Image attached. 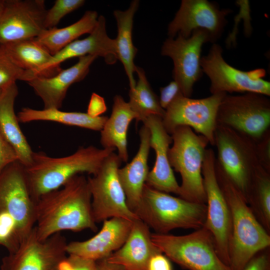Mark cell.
<instances>
[{
	"label": "cell",
	"instance_id": "20",
	"mask_svg": "<svg viewBox=\"0 0 270 270\" xmlns=\"http://www.w3.org/2000/svg\"><path fill=\"white\" fill-rule=\"evenodd\" d=\"M102 222L101 230L93 237L84 241L68 242L67 254L96 262L107 258L121 248L128 237L133 221L112 218Z\"/></svg>",
	"mask_w": 270,
	"mask_h": 270
},
{
	"label": "cell",
	"instance_id": "26",
	"mask_svg": "<svg viewBox=\"0 0 270 270\" xmlns=\"http://www.w3.org/2000/svg\"><path fill=\"white\" fill-rule=\"evenodd\" d=\"M139 6V1L133 0L126 10H115L118 35L115 39L118 60L122 63L129 81L130 90L134 88L136 82L134 73L136 66L134 59L138 52L132 40L134 17Z\"/></svg>",
	"mask_w": 270,
	"mask_h": 270
},
{
	"label": "cell",
	"instance_id": "39",
	"mask_svg": "<svg viewBox=\"0 0 270 270\" xmlns=\"http://www.w3.org/2000/svg\"><path fill=\"white\" fill-rule=\"evenodd\" d=\"M106 109L104 98L98 94L93 92L90 96L86 113L92 118H96L100 116L105 112Z\"/></svg>",
	"mask_w": 270,
	"mask_h": 270
},
{
	"label": "cell",
	"instance_id": "12",
	"mask_svg": "<svg viewBox=\"0 0 270 270\" xmlns=\"http://www.w3.org/2000/svg\"><path fill=\"white\" fill-rule=\"evenodd\" d=\"M226 94H212L208 97L198 99L184 96L178 97L165 110L162 118L164 129L171 135L178 127L188 126L214 146L218 110Z\"/></svg>",
	"mask_w": 270,
	"mask_h": 270
},
{
	"label": "cell",
	"instance_id": "38",
	"mask_svg": "<svg viewBox=\"0 0 270 270\" xmlns=\"http://www.w3.org/2000/svg\"><path fill=\"white\" fill-rule=\"evenodd\" d=\"M242 270H270V247L256 254Z\"/></svg>",
	"mask_w": 270,
	"mask_h": 270
},
{
	"label": "cell",
	"instance_id": "27",
	"mask_svg": "<svg viewBox=\"0 0 270 270\" xmlns=\"http://www.w3.org/2000/svg\"><path fill=\"white\" fill-rule=\"evenodd\" d=\"M98 17L96 11L88 10L74 23L62 28L44 30L35 39L54 56L82 35L90 34Z\"/></svg>",
	"mask_w": 270,
	"mask_h": 270
},
{
	"label": "cell",
	"instance_id": "40",
	"mask_svg": "<svg viewBox=\"0 0 270 270\" xmlns=\"http://www.w3.org/2000/svg\"><path fill=\"white\" fill-rule=\"evenodd\" d=\"M148 270H173L171 260L162 252L154 254L150 259Z\"/></svg>",
	"mask_w": 270,
	"mask_h": 270
},
{
	"label": "cell",
	"instance_id": "1",
	"mask_svg": "<svg viewBox=\"0 0 270 270\" xmlns=\"http://www.w3.org/2000/svg\"><path fill=\"white\" fill-rule=\"evenodd\" d=\"M35 219L40 240L64 230L96 232L88 179L77 174L60 188L42 195L35 202Z\"/></svg>",
	"mask_w": 270,
	"mask_h": 270
},
{
	"label": "cell",
	"instance_id": "37",
	"mask_svg": "<svg viewBox=\"0 0 270 270\" xmlns=\"http://www.w3.org/2000/svg\"><path fill=\"white\" fill-rule=\"evenodd\" d=\"M17 160L16 152L0 132V174L7 166Z\"/></svg>",
	"mask_w": 270,
	"mask_h": 270
},
{
	"label": "cell",
	"instance_id": "30",
	"mask_svg": "<svg viewBox=\"0 0 270 270\" xmlns=\"http://www.w3.org/2000/svg\"><path fill=\"white\" fill-rule=\"evenodd\" d=\"M246 201L256 219L270 234V172L261 166L252 174Z\"/></svg>",
	"mask_w": 270,
	"mask_h": 270
},
{
	"label": "cell",
	"instance_id": "34",
	"mask_svg": "<svg viewBox=\"0 0 270 270\" xmlns=\"http://www.w3.org/2000/svg\"><path fill=\"white\" fill-rule=\"evenodd\" d=\"M96 262L78 256L67 254L56 270H95Z\"/></svg>",
	"mask_w": 270,
	"mask_h": 270
},
{
	"label": "cell",
	"instance_id": "2",
	"mask_svg": "<svg viewBox=\"0 0 270 270\" xmlns=\"http://www.w3.org/2000/svg\"><path fill=\"white\" fill-rule=\"evenodd\" d=\"M115 150L90 146L60 158L50 156L42 152H34L31 164L24 166L32 198L36 202L42 195L60 188L77 174L94 175Z\"/></svg>",
	"mask_w": 270,
	"mask_h": 270
},
{
	"label": "cell",
	"instance_id": "14",
	"mask_svg": "<svg viewBox=\"0 0 270 270\" xmlns=\"http://www.w3.org/2000/svg\"><path fill=\"white\" fill-rule=\"evenodd\" d=\"M0 210L14 220L20 242L36 224L35 202L30 196L24 166L16 161L0 174Z\"/></svg>",
	"mask_w": 270,
	"mask_h": 270
},
{
	"label": "cell",
	"instance_id": "8",
	"mask_svg": "<svg viewBox=\"0 0 270 270\" xmlns=\"http://www.w3.org/2000/svg\"><path fill=\"white\" fill-rule=\"evenodd\" d=\"M216 122L256 142L270 130V100L254 92L226 94L219 105Z\"/></svg>",
	"mask_w": 270,
	"mask_h": 270
},
{
	"label": "cell",
	"instance_id": "18",
	"mask_svg": "<svg viewBox=\"0 0 270 270\" xmlns=\"http://www.w3.org/2000/svg\"><path fill=\"white\" fill-rule=\"evenodd\" d=\"M94 55L104 58L107 64H113L118 60L115 39L107 34L106 19L98 17L96 24L89 36L82 40H76L58 53L52 56L50 60L42 68L40 77L52 76L62 69L60 64L74 58Z\"/></svg>",
	"mask_w": 270,
	"mask_h": 270
},
{
	"label": "cell",
	"instance_id": "15",
	"mask_svg": "<svg viewBox=\"0 0 270 270\" xmlns=\"http://www.w3.org/2000/svg\"><path fill=\"white\" fill-rule=\"evenodd\" d=\"M212 42L209 34L204 30H196L188 38L178 34L164 42L161 54L173 60L174 80L179 84L184 96L190 98L194 84L200 78L202 48L205 42Z\"/></svg>",
	"mask_w": 270,
	"mask_h": 270
},
{
	"label": "cell",
	"instance_id": "31",
	"mask_svg": "<svg viewBox=\"0 0 270 270\" xmlns=\"http://www.w3.org/2000/svg\"><path fill=\"white\" fill-rule=\"evenodd\" d=\"M135 72L138 76L134 88L130 90L128 102L137 116L136 122H142L150 116L163 118L165 110L159 102L157 96L152 89L142 68L136 66Z\"/></svg>",
	"mask_w": 270,
	"mask_h": 270
},
{
	"label": "cell",
	"instance_id": "9",
	"mask_svg": "<svg viewBox=\"0 0 270 270\" xmlns=\"http://www.w3.org/2000/svg\"><path fill=\"white\" fill-rule=\"evenodd\" d=\"M122 162L118 154L113 152L105 158L98 171L87 178L96 223L112 218L131 221L139 218L126 204L118 173Z\"/></svg>",
	"mask_w": 270,
	"mask_h": 270
},
{
	"label": "cell",
	"instance_id": "28",
	"mask_svg": "<svg viewBox=\"0 0 270 270\" xmlns=\"http://www.w3.org/2000/svg\"><path fill=\"white\" fill-rule=\"evenodd\" d=\"M17 116L20 122L50 121L100 132L108 118L106 116L92 118L86 113L64 112L56 108L38 110L30 108H22Z\"/></svg>",
	"mask_w": 270,
	"mask_h": 270
},
{
	"label": "cell",
	"instance_id": "3",
	"mask_svg": "<svg viewBox=\"0 0 270 270\" xmlns=\"http://www.w3.org/2000/svg\"><path fill=\"white\" fill-rule=\"evenodd\" d=\"M215 171L231 214L229 266L232 270H242L256 254L270 247V234L256 219L243 196L216 161Z\"/></svg>",
	"mask_w": 270,
	"mask_h": 270
},
{
	"label": "cell",
	"instance_id": "19",
	"mask_svg": "<svg viewBox=\"0 0 270 270\" xmlns=\"http://www.w3.org/2000/svg\"><path fill=\"white\" fill-rule=\"evenodd\" d=\"M142 122L150 130V146L156 154L154 166L149 171L146 184L159 191L179 195L180 186L168 159V150L172 143V136L164 129L160 116H150Z\"/></svg>",
	"mask_w": 270,
	"mask_h": 270
},
{
	"label": "cell",
	"instance_id": "24",
	"mask_svg": "<svg viewBox=\"0 0 270 270\" xmlns=\"http://www.w3.org/2000/svg\"><path fill=\"white\" fill-rule=\"evenodd\" d=\"M18 94L16 83L2 90L0 96V132L15 150L18 160L27 166L31 164L34 152L20 128L14 112V102Z\"/></svg>",
	"mask_w": 270,
	"mask_h": 270
},
{
	"label": "cell",
	"instance_id": "41",
	"mask_svg": "<svg viewBox=\"0 0 270 270\" xmlns=\"http://www.w3.org/2000/svg\"><path fill=\"white\" fill-rule=\"evenodd\" d=\"M95 270H126L120 264L110 262L106 258L96 261Z\"/></svg>",
	"mask_w": 270,
	"mask_h": 270
},
{
	"label": "cell",
	"instance_id": "13",
	"mask_svg": "<svg viewBox=\"0 0 270 270\" xmlns=\"http://www.w3.org/2000/svg\"><path fill=\"white\" fill-rule=\"evenodd\" d=\"M68 243L62 232L40 240L34 226L17 248L2 258L0 270H56L68 254Z\"/></svg>",
	"mask_w": 270,
	"mask_h": 270
},
{
	"label": "cell",
	"instance_id": "11",
	"mask_svg": "<svg viewBox=\"0 0 270 270\" xmlns=\"http://www.w3.org/2000/svg\"><path fill=\"white\" fill-rule=\"evenodd\" d=\"M216 154L210 148L205 152L202 166L206 195V216L202 227L212 236L216 252L229 266V246L232 231L230 210L218 184L215 171Z\"/></svg>",
	"mask_w": 270,
	"mask_h": 270
},
{
	"label": "cell",
	"instance_id": "23",
	"mask_svg": "<svg viewBox=\"0 0 270 270\" xmlns=\"http://www.w3.org/2000/svg\"><path fill=\"white\" fill-rule=\"evenodd\" d=\"M140 143L136 156L130 162L118 170V176L124 190L126 204L134 213L139 206L149 172L148 158L150 146V132L143 124L139 131Z\"/></svg>",
	"mask_w": 270,
	"mask_h": 270
},
{
	"label": "cell",
	"instance_id": "43",
	"mask_svg": "<svg viewBox=\"0 0 270 270\" xmlns=\"http://www.w3.org/2000/svg\"><path fill=\"white\" fill-rule=\"evenodd\" d=\"M2 90L0 89V96L1 94H2Z\"/></svg>",
	"mask_w": 270,
	"mask_h": 270
},
{
	"label": "cell",
	"instance_id": "7",
	"mask_svg": "<svg viewBox=\"0 0 270 270\" xmlns=\"http://www.w3.org/2000/svg\"><path fill=\"white\" fill-rule=\"evenodd\" d=\"M214 146L218 152L216 163L246 200L252 174L260 166L256 142L232 128L216 125Z\"/></svg>",
	"mask_w": 270,
	"mask_h": 270
},
{
	"label": "cell",
	"instance_id": "25",
	"mask_svg": "<svg viewBox=\"0 0 270 270\" xmlns=\"http://www.w3.org/2000/svg\"><path fill=\"white\" fill-rule=\"evenodd\" d=\"M136 118L128 102L116 95L110 116L100 131V142L104 148L116 150L122 162H126L128 158V132L130 123Z\"/></svg>",
	"mask_w": 270,
	"mask_h": 270
},
{
	"label": "cell",
	"instance_id": "17",
	"mask_svg": "<svg viewBox=\"0 0 270 270\" xmlns=\"http://www.w3.org/2000/svg\"><path fill=\"white\" fill-rule=\"evenodd\" d=\"M230 12L228 9L220 10L206 0H183L168 26V34L172 38L178 34L188 38L194 31L204 30L213 42L222 34L227 22L226 17Z\"/></svg>",
	"mask_w": 270,
	"mask_h": 270
},
{
	"label": "cell",
	"instance_id": "35",
	"mask_svg": "<svg viewBox=\"0 0 270 270\" xmlns=\"http://www.w3.org/2000/svg\"><path fill=\"white\" fill-rule=\"evenodd\" d=\"M182 96L184 95L179 84L175 80L172 81L167 86L160 88V104L166 110L176 98Z\"/></svg>",
	"mask_w": 270,
	"mask_h": 270
},
{
	"label": "cell",
	"instance_id": "10",
	"mask_svg": "<svg viewBox=\"0 0 270 270\" xmlns=\"http://www.w3.org/2000/svg\"><path fill=\"white\" fill-rule=\"evenodd\" d=\"M222 47L214 44L208 54L200 58V66L210 80L212 94L254 92L269 96L270 82L264 80L266 70L256 68L242 71L228 64L222 56Z\"/></svg>",
	"mask_w": 270,
	"mask_h": 270
},
{
	"label": "cell",
	"instance_id": "36",
	"mask_svg": "<svg viewBox=\"0 0 270 270\" xmlns=\"http://www.w3.org/2000/svg\"><path fill=\"white\" fill-rule=\"evenodd\" d=\"M256 146L260 165L270 172V130L256 142Z\"/></svg>",
	"mask_w": 270,
	"mask_h": 270
},
{
	"label": "cell",
	"instance_id": "32",
	"mask_svg": "<svg viewBox=\"0 0 270 270\" xmlns=\"http://www.w3.org/2000/svg\"><path fill=\"white\" fill-rule=\"evenodd\" d=\"M32 78V74L20 67L0 46V89L6 88L18 80L27 82Z\"/></svg>",
	"mask_w": 270,
	"mask_h": 270
},
{
	"label": "cell",
	"instance_id": "16",
	"mask_svg": "<svg viewBox=\"0 0 270 270\" xmlns=\"http://www.w3.org/2000/svg\"><path fill=\"white\" fill-rule=\"evenodd\" d=\"M43 0H5L0 14V45L34 38L46 30Z\"/></svg>",
	"mask_w": 270,
	"mask_h": 270
},
{
	"label": "cell",
	"instance_id": "29",
	"mask_svg": "<svg viewBox=\"0 0 270 270\" xmlns=\"http://www.w3.org/2000/svg\"><path fill=\"white\" fill-rule=\"evenodd\" d=\"M0 46L20 67L30 73L33 78L41 76L42 68L52 56L35 38Z\"/></svg>",
	"mask_w": 270,
	"mask_h": 270
},
{
	"label": "cell",
	"instance_id": "42",
	"mask_svg": "<svg viewBox=\"0 0 270 270\" xmlns=\"http://www.w3.org/2000/svg\"><path fill=\"white\" fill-rule=\"evenodd\" d=\"M5 4V0H0V14L2 13Z\"/></svg>",
	"mask_w": 270,
	"mask_h": 270
},
{
	"label": "cell",
	"instance_id": "4",
	"mask_svg": "<svg viewBox=\"0 0 270 270\" xmlns=\"http://www.w3.org/2000/svg\"><path fill=\"white\" fill-rule=\"evenodd\" d=\"M206 210V204L174 196L145 184L134 214L154 233L168 234L176 228L196 230L202 228Z\"/></svg>",
	"mask_w": 270,
	"mask_h": 270
},
{
	"label": "cell",
	"instance_id": "33",
	"mask_svg": "<svg viewBox=\"0 0 270 270\" xmlns=\"http://www.w3.org/2000/svg\"><path fill=\"white\" fill-rule=\"evenodd\" d=\"M84 0H56L53 6L46 10L44 27L46 30L56 28L65 16L82 6Z\"/></svg>",
	"mask_w": 270,
	"mask_h": 270
},
{
	"label": "cell",
	"instance_id": "5",
	"mask_svg": "<svg viewBox=\"0 0 270 270\" xmlns=\"http://www.w3.org/2000/svg\"><path fill=\"white\" fill-rule=\"evenodd\" d=\"M171 136L172 145L168 155L172 168L181 176L178 196L190 202L206 204L202 166L208 140L186 126L178 127Z\"/></svg>",
	"mask_w": 270,
	"mask_h": 270
},
{
	"label": "cell",
	"instance_id": "6",
	"mask_svg": "<svg viewBox=\"0 0 270 270\" xmlns=\"http://www.w3.org/2000/svg\"><path fill=\"white\" fill-rule=\"evenodd\" d=\"M154 244L187 270H232L218 255L212 235L204 227L185 235L152 233Z\"/></svg>",
	"mask_w": 270,
	"mask_h": 270
},
{
	"label": "cell",
	"instance_id": "22",
	"mask_svg": "<svg viewBox=\"0 0 270 270\" xmlns=\"http://www.w3.org/2000/svg\"><path fill=\"white\" fill-rule=\"evenodd\" d=\"M151 234L150 228L140 218L134 220L124 244L106 260L126 270H148L150 258L161 252L152 242Z\"/></svg>",
	"mask_w": 270,
	"mask_h": 270
},
{
	"label": "cell",
	"instance_id": "21",
	"mask_svg": "<svg viewBox=\"0 0 270 270\" xmlns=\"http://www.w3.org/2000/svg\"><path fill=\"white\" fill-rule=\"evenodd\" d=\"M97 58L94 55L80 57L75 64L62 70L54 76L35 77L27 83L42 99L44 108L60 109L68 88L86 76L90 66Z\"/></svg>",
	"mask_w": 270,
	"mask_h": 270
}]
</instances>
